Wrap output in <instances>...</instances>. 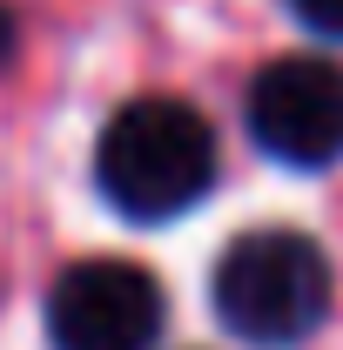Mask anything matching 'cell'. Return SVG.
<instances>
[{
	"mask_svg": "<svg viewBox=\"0 0 343 350\" xmlns=\"http://www.w3.org/2000/svg\"><path fill=\"white\" fill-rule=\"evenodd\" d=\"M7 54H14V14L0 7V68H7Z\"/></svg>",
	"mask_w": 343,
	"mask_h": 350,
	"instance_id": "8992f818",
	"label": "cell"
},
{
	"mask_svg": "<svg viewBox=\"0 0 343 350\" xmlns=\"http://www.w3.org/2000/svg\"><path fill=\"white\" fill-rule=\"evenodd\" d=\"M215 317L256 350L303 344L330 317V256L303 229H249L215 262Z\"/></svg>",
	"mask_w": 343,
	"mask_h": 350,
	"instance_id": "7a4b0ae2",
	"label": "cell"
},
{
	"mask_svg": "<svg viewBox=\"0 0 343 350\" xmlns=\"http://www.w3.org/2000/svg\"><path fill=\"white\" fill-rule=\"evenodd\" d=\"M290 14H297L310 34H323V41H343V0H290Z\"/></svg>",
	"mask_w": 343,
	"mask_h": 350,
	"instance_id": "5b68a950",
	"label": "cell"
},
{
	"mask_svg": "<svg viewBox=\"0 0 343 350\" xmlns=\"http://www.w3.org/2000/svg\"><path fill=\"white\" fill-rule=\"evenodd\" d=\"M249 135L283 169H330L343 155V68L316 54H283L249 81Z\"/></svg>",
	"mask_w": 343,
	"mask_h": 350,
	"instance_id": "277c9868",
	"label": "cell"
},
{
	"mask_svg": "<svg viewBox=\"0 0 343 350\" xmlns=\"http://www.w3.org/2000/svg\"><path fill=\"white\" fill-rule=\"evenodd\" d=\"M101 196L135 222H169L195 209L215 182V129L175 94H141L94 142Z\"/></svg>",
	"mask_w": 343,
	"mask_h": 350,
	"instance_id": "6da1fadb",
	"label": "cell"
},
{
	"mask_svg": "<svg viewBox=\"0 0 343 350\" xmlns=\"http://www.w3.org/2000/svg\"><path fill=\"white\" fill-rule=\"evenodd\" d=\"M162 337V283L122 256H87L47 290V344L54 350H155Z\"/></svg>",
	"mask_w": 343,
	"mask_h": 350,
	"instance_id": "3957f363",
	"label": "cell"
}]
</instances>
